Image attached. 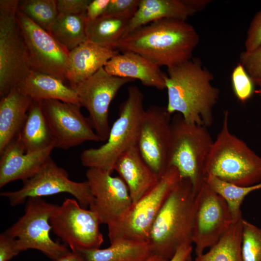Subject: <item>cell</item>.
<instances>
[{
  "instance_id": "484cf974",
  "label": "cell",
  "mask_w": 261,
  "mask_h": 261,
  "mask_svg": "<svg viewBox=\"0 0 261 261\" xmlns=\"http://www.w3.org/2000/svg\"><path fill=\"white\" fill-rule=\"evenodd\" d=\"M42 101H33L18 136L26 153H30L54 145L55 142L44 115Z\"/></svg>"
},
{
  "instance_id": "b9f144b4",
  "label": "cell",
  "mask_w": 261,
  "mask_h": 261,
  "mask_svg": "<svg viewBox=\"0 0 261 261\" xmlns=\"http://www.w3.org/2000/svg\"><path fill=\"white\" fill-rule=\"evenodd\" d=\"M145 261H169L160 256L156 254H153L148 259Z\"/></svg>"
},
{
  "instance_id": "44dd1931",
  "label": "cell",
  "mask_w": 261,
  "mask_h": 261,
  "mask_svg": "<svg viewBox=\"0 0 261 261\" xmlns=\"http://www.w3.org/2000/svg\"><path fill=\"white\" fill-rule=\"evenodd\" d=\"M114 171L126 184L133 203L152 189L160 179L144 161L137 146L119 157Z\"/></svg>"
},
{
  "instance_id": "1f68e13d",
  "label": "cell",
  "mask_w": 261,
  "mask_h": 261,
  "mask_svg": "<svg viewBox=\"0 0 261 261\" xmlns=\"http://www.w3.org/2000/svg\"><path fill=\"white\" fill-rule=\"evenodd\" d=\"M241 251L243 261H261V228L243 218Z\"/></svg>"
},
{
  "instance_id": "ba28073f",
  "label": "cell",
  "mask_w": 261,
  "mask_h": 261,
  "mask_svg": "<svg viewBox=\"0 0 261 261\" xmlns=\"http://www.w3.org/2000/svg\"><path fill=\"white\" fill-rule=\"evenodd\" d=\"M181 178L170 166L157 184L132 206L126 215L108 227L110 242L119 239L148 241L155 219L169 194Z\"/></svg>"
},
{
  "instance_id": "60d3db41",
  "label": "cell",
  "mask_w": 261,
  "mask_h": 261,
  "mask_svg": "<svg viewBox=\"0 0 261 261\" xmlns=\"http://www.w3.org/2000/svg\"><path fill=\"white\" fill-rule=\"evenodd\" d=\"M58 261H86L82 255L77 251H70Z\"/></svg>"
},
{
  "instance_id": "f1b7e54d",
  "label": "cell",
  "mask_w": 261,
  "mask_h": 261,
  "mask_svg": "<svg viewBox=\"0 0 261 261\" xmlns=\"http://www.w3.org/2000/svg\"><path fill=\"white\" fill-rule=\"evenodd\" d=\"M242 219L234 221L207 252L196 256L194 261H243L241 251Z\"/></svg>"
},
{
  "instance_id": "d590c367",
  "label": "cell",
  "mask_w": 261,
  "mask_h": 261,
  "mask_svg": "<svg viewBox=\"0 0 261 261\" xmlns=\"http://www.w3.org/2000/svg\"><path fill=\"white\" fill-rule=\"evenodd\" d=\"M261 45V9L252 20L247 31L245 51H254Z\"/></svg>"
},
{
  "instance_id": "8d00e7d4",
  "label": "cell",
  "mask_w": 261,
  "mask_h": 261,
  "mask_svg": "<svg viewBox=\"0 0 261 261\" xmlns=\"http://www.w3.org/2000/svg\"><path fill=\"white\" fill-rule=\"evenodd\" d=\"M20 252L16 238L4 232L0 235V261H9Z\"/></svg>"
},
{
  "instance_id": "8fae6325",
  "label": "cell",
  "mask_w": 261,
  "mask_h": 261,
  "mask_svg": "<svg viewBox=\"0 0 261 261\" xmlns=\"http://www.w3.org/2000/svg\"><path fill=\"white\" fill-rule=\"evenodd\" d=\"M23 182L20 189L0 193L1 196L8 200L12 206L22 204L29 198L60 193L70 194L85 208L89 207L93 202L94 198L87 181L71 180L67 171L58 166L51 157L37 174Z\"/></svg>"
},
{
  "instance_id": "7bdbcfd3",
  "label": "cell",
  "mask_w": 261,
  "mask_h": 261,
  "mask_svg": "<svg viewBox=\"0 0 261 261\" xmlns=\"http://www.w3.org/2000/svg\"><path fill=\"white\" fill-rule=\"evenodd\" d=\"M254 83L259 87L258 89L255 90V93H257L259 95H261V79L254 81Z\"/></svg>"
},
{
  "instance_id": "836d02e7",
  "label": "cell",
  "mask_w": 261,
  "mask_h": 261,
  "mask_svg": "<svg viewBox=\"0 0 261 261\" xmlns=\"http://www.w3.org/2000/svg\"><path fill=\"white\" fill-rule=\"evenodd\" d=\"M240 63L253 82L261 79V45L251 52L245 51L239 56Z\"/></svg>"
},
{
  "instance_id": "4316f807",
  "label": "cell",
  "mask_w": 261,
  "mask_h": 261,
  "mask_svg": "<svg viewBox=\"0 0 261 261\" xmlns=\"http://www.w3.org/2000/svg\"><path fill=\"white\" fill-rule=\"evenodd\" d=\"M87 14L59 13L49 32L69 52L88 40Z\"/></svg>"
},
{
  "instance_id": "9a60e30c",
  "label": "cell",
  "mask_w": 261,
  "mask_h": 261,
  "mask_svg": "<svg viewBox=\"0 0 261 261\" xmlns=\"http://www.w3.org/2000/svg\"><path fill=\"white\" fill-rule=\"evenodd\" d=\"M171 114L166 107L151 105L142 118L137 147L142 158L160 178L169 167Z\"/></svg>"
},
{
  "instance_id": "ee69618b",
  "label": "cell",
  "mask_w": 261,
  "mask_h": 261,
  "mask_svg": "<svg viewBox=\"0 0 261 261\" xmlns=\"http://www.w3.org/2000/svg\"><path fill=\"white\" fill-rule=\"evenodd\" d=\"M187 261H193L191 258V255L189 256Z\"/></svg>"
},
{
  "instance_id": "5bb4252c",
  "label": "cell",
  "mask_w": 261,
  "mask_h": 261,
  "mask_svg": "<svg viewBox=\"0 0 261 261\" xmlns=\"http://www.w3.org/2000/svg\"><path fill=\"white\" fill-rule=\"evenodd\" d=\"M133 80L110 74L102 68L72 88L81 106L88 112V120L100 141H107L109 136V108L112 101L124 85Z\"/></svg>"
},
{
  "instance_id": "9c48e42d",
  "label": "cell",
  "mask_w": 261,
  "mask_h": 261,
  "mask_svg": "<svg viewBox=\"0 0 261 261\" xmlns=\"http://www.w3.org/2000/svg\"><path fill=\"white\" fill-rule=\"evenodd\" d=\"M58 205L41 197L29 198L26 201L24 214L4 232L16 238L20 252L37 249L53 261H58L70 252L50 236V218Z\"/></svg>"
},
{
  "instance_id": "e0dca14e",
  "label": "cell",
  "mask_w": 261,
  "mask_h": 261,
  "mask_svg": "<svg viewBox=\"0 0 261 261\" xmlns=\"http://www.w3.org/2000/svg\"><path fill=\"white\" fill-rule=\"evenodd\" d=\"M105 170L88 168L87 181L94 198L89 209L98 214L102 224L109 226L123 218L133 202L129 189L122 178L113 176Z\"/></svg>"
},
{
  "instance_id": "277c9868",
  "label": "cell",
  "mask_w": 261,
  "mask_h": 261,
  "mask_svg": "<svg viewBox=\"0 0 261 261\" xmlns=\"http://www.w3.org/2000/svg\"><path fill=\"white\" fill-rule=\"evenodd\" d=\"M229 112H224L221 129L214 141L204 168V177L246 187L261 182V158L229 127Z\"/></svg>"
},
{
  "instance_id": "d4e9b609",
  "label": "cell",
  "mask_w": 261,
  "mask_h": 261,
  "mask_svg": "<svg viewBox=\"0 0 261 261\" xmlns=\"http://www.w3.org/2000/svg\"><path fill=\"white\" fill-rule=\"evenodd\" d=\"M105 249L79 252L86 261H145L153 254L146 241L119 239Z\"/></svg>"
},
{
  "instance_id": "30bf717a",
  "label": "cell",
  "mask_w": 261,
  "mask_h": 261,
  "mask_svg": "<svg viewBox=\"0 0 261 261\" xmlns=\"http://www.w3.org/2000/svg\"><path fill=\"white\" fill-rule=\"evenodd\" d=\"M54 232L72 251L99 248L103 242L97 213L80 206L76 200L66 199L50 218Z\"/></svg>"
},
{
  "instance_id": "7c38bea8",
  "label": "cell",
  "mask_w": 261,
  "mask_h": 261,
  "mask_svg": "<svg viewBox=\"0 0 261 261\" xmlns=\"http://www.w3.org/2000/svg\"><path fill=\"white\" fill-rule=\"evenodd\" d=\"M16 19L31 70L65 82L69 52L49 32L35 24L18 9Z\"/></svg>"
},
{
  "instance_id": "52a82bcc",
  "label": "cell",
  "mask_w": 261,
  "mask_h": 261,
  "mask_svg": "<svg viewBox=\"0 0 261 261\" xmlns=\"http://www.w3.org/2000/svg\"><path fill=\"white\" fill-rule=\"evenodd\" d=\"M20 0H0V97L17 87L32 71L18 26Z\"/></svg>"
},
{
  "instance_id": "ac0fdd59",
  "label": "cell",
  "mask_w": 261,
  "mask_h": 261,
  "mask_svg": "<svg viewBox=\"0 0 261 261\" xmlns=\"http://www.w3.org/2000/svg\"><path fill=\"white\" fill-rule=\"evenodd\" d=\"M50 145L33 153H26L18 135L0 154V188L17 180H26L37 174L51 157Z\"/></svg>"
},
{
  "instance_id": "ffe728a7",
  "label": "cell",
  "mask_w": 261,
  "mask_h": 261,
  "mask_svg": "<svg viewBox=\"0 0 261 261\" xmlns=\"http://www.w3.org/2000/svg\"><path fill=\"white\" fill-rule=\"evenodd\" d=\"M105 70L119 77L137 79L145 86L159 90L165 88L164 73L160 67L145 57L131 52H123L112 58L105 64Z\"/></svg>"
},
{
  "instance_id": "4fadbf2b",
  "label": "cell",
  "mask_w": 261,
  "mask_h": 261,
  "mask_svg": "<svg viewBox=\"0 0 261 261\" xmlns=\"http://www.w3.org/2000/svg\"><path fill=\"white\" fill-rule=\"evenodd\" d=\"M234 222L225 200L204 182L196 194L192 223L196 256L217 243Z\"/></svg>"
},
{
  "instance_id": "f35d334b",
  "label": "cell",
  "mask_w": 261,
  "mask_h": 261,
  "mask_svg": "<svg viewBox=\"0 0 261 261\" xmlns=\"http://www.w3.org/2000/svg\"><path fill=\"white\" fill-rule=\"evenodd\" d=\"M110 0H93L90 1L87 9V21L95 20L104 15Z\"/></svg>"
},
{
  "instance_id": "6da1fadb",
  "label": "cell",
  "mask_w": 261,
  "mask_h": 261,
  "mask_svg": "<svg viewBox=\"0 0 261 261\" xmlns=\"http://www.w3.org/2000/svg\"><path fill=\"white\" fill-rule=\"evenodd\" d=\"M199 41L195 29L186 21L162 19L130 32L112 48L138 54L159 67L169 68L191 59Z\"/></svg>"
},
{
  "instance_id": "603a6c76",
  "label": "cell",
  "mask_w": 261,
  "mask_h": 261,
  "mask_svg": "<svg viewBox=\"0 0 261 261\" xmlns=\"http://www.w3.org/2000/svg\"><path fill=\"white\" fill-rule=\"evenodd\" d=\"M32 100L18 87L0 101V154L20 133Z\"/></svg>"
},
{
  "instance_id": "ab89813d",
  "label": "cell",
  "mask_w": 261,
  "mask_h": 261,
  "mask_svg": "<svg viewBox=\"0 0 261 261\" xmlns=\"http://www.w3.org/2000/svg\"><path fill=\"white\" fill-rule=\"evenodd\" d=\"M192 246L191 243H185L176 250L174 256L169 261H187L191 255Z\"/></svg>"
},
{
  "instance_id": "2e32d148",
  "label": "cell",
  "mask_w": 261,
  "mask_h": 261,
  "mask_svg": "<svg viewBox=\"0 0 261 261\" xmlns=\"http://www.w3.org/2000/svg\"><path fill=\"white\" fill-rule=\"evenodd\" d=\"M43 111L53 137L55 147L64 150L86 141L100 142L81 105L56 100L42 102Z\"/></svg>"
},
{
  "instance_id": "f546056e",
  "label": "cell",
  "mask_w": 261,
  "mask_h": 261,
  "mask_svg": "<svg viewBox=\"0 0 261 261\" xmlns=\"http://www.w3.org/2000/svg\"><path fill=\"white\" fill-rule=\"evenodd\" d=\"M204 182L227 203L234 221L242 218L241 205L245 198L251 192L261 189V182L253 185L241 187L207 176Z\"/></svg>"
},
{
  "instance_id": "4dcf8cb0",
  "label": "cell",
  "mask_w": 261,
  "mask_h": 261,
  "mask_svg": "<svg viewBox=\"0 0 261 261\" xmlns=\"http://www.w3.org/2000/svg\"><path fill=\"white\" fill-rule=\"evenodd\" d=\"M18 10L48 32L59 14L57 0H20Z\"/></svg>"
},
{
  "instance_id": "f6af8a7d",
  "label": "cell",
  "mask_w": 261,
  "mask_h": 261,
  "mask_svg": "<svg viewBox=\"0 0 261 261\" xmlns=\"http://www.w3.org/2000/svg\"><path fill=\"white\" fill-rule=\"evenodd\" d=\"M259 96H260V97H261V95H260Z\"/></svg>"
},
{
  "instance_id": "74e56055",
  "label": "cell",
  "mask_w": 261,
  "mask_h": 261,
  "mask_svg": "<svg viewBox=\"0 0 261 261\" xmlns=\"http://www.w3.org/2000/svg\"><path fill=\"white\" fill-rule=\"evenodd\" d=\"M59 13L78 14L87 12L91 0H57Z\"/></svg>"
},
{
  "instance_id": "7a4b0ae2",
  "label": "cell",
  "mask_w": 261,
  "mask_h": 261,
  "mask_svg": "<svg viewBox=\"0 0 261 261\" xmlns=\"http://www.w3.org/2000/svg\"><path fill=\"white\" fill-rule=\"evenodd\" d=\"M167 71L168 112L181 114L189 123L211 126L220 93L211 84L213 73L203 66L200 58L193 57L167 68Z\"/></svg>"
},
{
  "instance_id": "cb8c5ba5",
  "label": "cell",
  "mask_w": 261,
  "mask_h": 261,
  "mask_svg": "<svg viewBox=\"0 0 261 261\" xmlns=\"http://www.w3.org/2000/svg\"><path fill=\"white\" fill-rule=\"evenodd\" d=\"M17 87L33 101L56 100L81 105L72 88L60 79L45 73L32 71Z\"/></svg>"
},
{
  "instance_id": "d6986e66",
  "label": "cell",
  "mask_w": 261,
  "mask_h": 261,
  "mask_svg": "<svg viewBox=\"0 0 261 261\" xmlns=\"http://www.w3.org/2000/svg\"><path fill=\"white\" fill-rule=\"evenodd\" d=\"M210 0H140L124 36L133 30L162 19L186 21L204 9Z\"/></svg>"
},
{
  "instance_id": "d6a6232c",
  "label": "cell",
  "mask_w": 261,
  "mask_h": 261,
  "mask_svg": "<svg viewBox=\"0 0 261 261\" xmlns=\"http://www.w3.org/2000/svg\"><path fill=\"white\" fill-rule=\"evenodd\" d=\"M231 79L232 89L237 99L242 103L246 102L253 92L254 82L240 63L233 69Z\"/></svg>"
},
{
  "instance_id": "3957f363",
  "label": "cell",
  "mask_w": 261,
  "mask_h": 261,
  "mask_svg": "<svg viewBox=\"0 0 261 261\" xmlns=\"http://www.w3.org/2000/svg\"><path fill=\"white\" fill-rule=\"evenodd\" d=\"M196 192L191 181L181 178L160 210L150 232L153 254L170 260L185 243H192V228Z\"/></svg>"
},
{
  "instance_id": "83f0119b",
  "label": "cell",
  "mask_w": 261,
  "mask_h": 261,
  "mask_svg": "<svg viewBox=\"0 0 261 261\" xmlns=\"http://www.w3.org/2000/svg\"><path fill=\"white\" fill-rule=\"evenodd\" d=\"M130 19L109 14L87 21V34L88 40L104 47L112 45L123 37Z\"/></svg>"
},
{
  "instance_id": "8992f818",
  "label": "cell",
  "mask_w": 261,
  "mask_h": 261,
  "mask_svg": "<svg viewBox=\"0 0 261 261\" xmlns=\"http://www.w3.org/2000/svg\"><path fill=\"white\" fill-rule=\"evenodd\" d=\"M207 128L187 122L179 113L171 120L169 166L188 179L196 193L204 182V165L214 142Z\"/></svg>"
},
{
  "instance_id": "e575fe53",
  "label": "cell",
  "mask_w": 261,
  "mask_h": 261,
  "mask_svg": "<svg viewBox=\"0 0 261 261\" xmlns=\"http://www.w3.org/2000/svg\"><path fill=\"white\" fill-rule=\"evenodd\" d=\"M140 0H110L104 14L130 20L137 11Z\"/></svg>"
},
{
  "instance_id": "5b68a950",
  "label": "cell",
  "mask_w": 261,
  "mask_h": 261,
  "mask_svg": "<svg viewBox=\"0 0 261 261\" xmlns=\"http://www.w3.org/2000/svg\"><path fill=\"white\" fill-rule=\"evenodd\" d=\"M144 95L136 86L128 88V97L119 107L118 116L111 127L106 142L98 148L84 150L83 166L114 171V165L123 153L137 146L141 121L145 110Z\"/></svg>"
},
{
  "instance_id": "7402d4cb",
  "label": "cell",
  "mask_w": 261,
  "mask_h": 261,
  "mask_svg": "<svg viewBox=\"0 0 261 261\" xmlns=\"http://www.w3.org/2000/svg\"><path fill=\"white\" fill-rule=\"evenodd\" d=\"M119 53L116 50L101 46L88 40L80 44L69 53L66 80L70 86L73 88L87 79Z\"/></svg>"
}]
</instances>
